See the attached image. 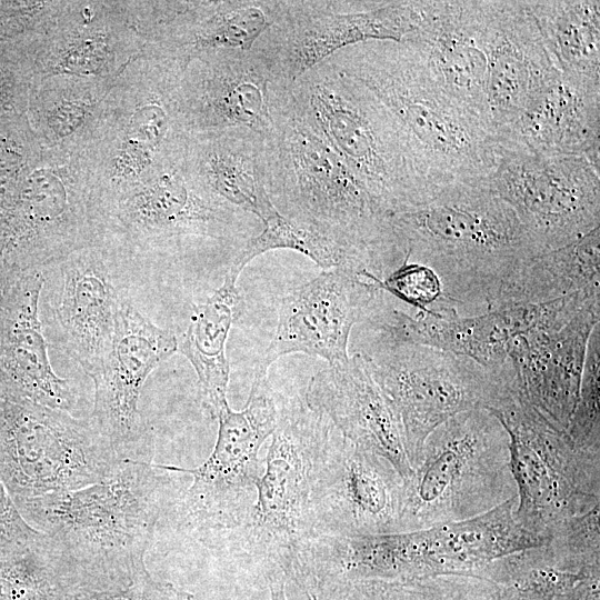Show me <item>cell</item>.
Segmentation results:
<instances>
[{
	"label": "cell",
	"mask_w": 600,
	"mask_h": 600,
	"mask_svg": "<svg viewBox=\"0 0 600 600\" xmlns=\"http://www.w3.org/2000/svg\"><path fill=\"white\" fill-rule=\"evenodd\" d=\"M291 92L300 114L389 216L433 198L404 133L366 87L327 59Z\"/></svg>",
	"instance_id": "5"
},
{
	"label": "cell",
	"mask_w": 600,
	"mask_h": 600,
	"mask_svg": "<svg viewBox=\"0 0 600 600\" xmlns=\"http://www.w3.org/2000/svg\"><path fill=\"white\" fill-rule=\"evenodd\" d=\"M116 79L53 76L33 82L29 121L42 150L80 154L100 122Z\"/></svg>",
	"instance_id": "32"
},
{
	"label": "cell",
	"mask_w": 600,
	"mask_h": 600,
	"mask_svg": "<svg viewBox=\"0 0 600 600\" xmlns=\"http://www.w3.org/2000/svg\"><path fill=\"white\" fill-rule=\"evenodd\" d=\"M280 409L268 373L254 371L246 407L234 411L227 406L217 416L216 444L202 464H158L192 477L191 484L178 493L168 511L179 530L207 546H217L244 523L264 470L258 453L276 431Z\"/></svg>",
	"instance_id": "10"
},
{
	"label": "cell",
	"mask_w": 600,
	"mask_h": 600,
	"mask_svg": "<svg viewBox=\"0 0 600 600\" xmlns=\"http://www.w3.org/2000/svg\"><path fill=\"white\" fill-rule=\"evenodd\" d=\"M589 289H600V227L570 244L529 259L488 311L547 302Z\"/></svg>",
	"instance_id": "34"
},
{
	"label": "cell",
	"mask_w": 600,
	"mask_h": 600,
	"mask_svg": "<svg viewBox=\"0 0 600 600\" xmlns=\"http://www.w3.org/2000/svg\"><path fill=\"white\" fill-rule=\"evenodd\" d=\"M600 326L590 333L578 403L566 430L580 449L600 451Z\"/></svg>",
	"instance_id": "40"
},
{
	"label": "cell",
	"mask_w": 600,
	"mask_h": 600,
	"mask_svg": "<svg viewBox=\"0 0 600 600\" xmlns=\"http://www.w3.org/2000/svg\"><path fill=\"white\" fill-rule=\"evenodd\" d=\"M181 74L142 53L117 77L100 122L78 154L93 201L184 156L190 133L178 106Z\"/></svg>",
	"instance_id": "6"
},
{
	"label": "cell",
	"mask_w": 600,
	"mask_h": 600,
	"mask_svg": "<svg viewBox=\"0 0 600 600\" xmlns=\"http://www.w3.org/2000/svg\"><path fill=\"white\" fill-rule=\"evenodd\" d=\"M9 237L14 262L27 267L57 262L98 242L96 212L78 156L42 150L23 178Z\"/></svg>",
	"instance_id": "18"
},
{
	"label": "cell",
	"mask_w": 600,
	"mask_h": 600,
	"mask_svg": "<svg viewBox=\"0 0 600 600\" xmlns=\"http://www.w3.org/2000/svg\"><path fill=\"white\" fill-rule=\"evenodd\" d=\"M402 484L388 460L332 433L310 493L314 537L400 532Z\"/></svg>",
	"instance_id": "20"
},
{
	"label": "cell",
	"mask_w": 600,
	"mask_h": 600,
	"mask_svg": "<svg viewBox=\"0 0 600 600\" xmlns=\"http://www.w3.org/2000/svg\"><path fill=\"white\" fill-rule=\"evenodd\" d=\"M600 504L558 523L546 543L562 558L583 566H600Z\"/></svg>",
	"instance_id": "41"
},
{
	"label": "cell",
	"mask_w": 600,
	"mask_h": 600,
	"mask_svg": "<svg viewBox=\"0 0 600 600\" xmlns=\"http://www.w3.org/2000/svg\"><path fill=\"white\" fill-rule=\"evenodd\" d=\"M333 426L303 400L281 404L280 419L244 523L223 543L286 578L300 547L314 537L310 493Z\"/></svg>",
	"instance_id": "9"
},
{
	"label": "cell",
	"mask_w": 600,
	"mask_h": 600,
	"mask_svg": "<svg viewBox=\"0 0 600 600\" xmlns=\"http://www.w3.org/2000/svg\"><path fill=\"white\" fill-rule=\"evenodd\" d=\"M599 321L600 302L559 330L532 329L509 346L518 392L560 430H567L578 403L588 340Z\"/></svg>",
	"instance_id": "25"
},
{
	"label": "cell",
	"mask_w": 600,
	"mask_h": 600,
	"mask_svg": "<svg viewBox=\"0 0 600 600\" xmlns=\"http://www.w3.org/2000/svg\"><path fill=\"white\" fill-rule=\"evenodd\" d=\"M276 249H290L311 259L323 270L339 267L369 272L363 264L324 236L282 217L278 211L262 222L258 234L237 252L228 271L239 278L256 257ZM370 273V272H369Z\"/></svg>",
	"instance_id": "38"
},
{
	"label": "cell",
	"mask_w": 600,
	"mask_h": 600,
	"mask_svg": "<svg viewBox=\"0 0 600 600\" xmlns=\"http://www.w3.org/2000/svg\"><path fill=\"white\" fill-rule=\"evenodd\" d=\"M376 279L339 267L284 296L274 334L254 370L268 373L273 362L291 353L321 358L329 366L347 361L352 328L380 306L383 290Z\"/></svg>",
	"instance_id": "19"
},
{
	"label": "cell",
	"mask_w": 600,
	"mask_h": 600,
	"mask_svg": "<svg viewBox=\"0 0 600 600\" xmlns=\"http://www.w3.org/2000/svg\"><path fill=\"white\" fill-rule=\"evenodd\" d=\"M178 350V338L154 324L123 293L111 348L92 379L94 404L90 420L120 460L152 462V436L139 411L149 374Z\"/></svg>",
	"instance_id": "16"
},
{
	"label": "cell",
	"mask_w": 600,
	"mask_h": 600,
	"mask_svg": "<svg viewBox=\"0 0 600 600\" xmlns=\"http://www.w3.org/2000/svg\"><path fill=\"white\" fill-rule=\"evenodd\" d=\"M238 277L227 271L223 283L206 301L194 304L178 350L192 364L202 403L212 418L229 406L230 366L226 347L232 324L243 311Z\"/></svg>",
	"instance_id": "33"
},
{
	"label": "cell",
	"mask_w": 600,
	"mask_h": 600,
	"mask_svg": "<svg viewBox=\"0 0 600 600\" xmlns=\"http://www.w3.org/2000/svg\"><path fill=\"white\" fill-rule=\"evenodd\" d=\"M403 43L416 48L441 87L492 133L480 1H428L424 18ZM493 134V133H492Z\"/></svg>",
	"instance_id": "28"
},
{
	"label": "cell",
	"mask_w": 600,
	"mask_h": 600,
	"mask_svg": "<svg viewBox=\"0 0 600 600\" xmlns=\"http://www.w3.org/2000/svg\"><path fill=\"white\" fill-rule=\"evenodd\" d=\"M378 286L389 291L419 311H444L453 308L444 298L437 274L429 268L406 260ZM454 309V308H453Z\"/></svg>",
	"instance_id": "42"
},
{
	"label": "cell",
	"mask_w": 600,
	"mask_h": 600,
	"mask_svg": "<svg viewBox=\"0 0 600 600\" xmlns=\"http://www.w3.org/2000/svg\"><path fill=\"white\" fill-rule=\"evenodd\" d=\"M488 179L449 186L428 202L390 217L410 259L437 274L444 298L458 311H488L522 266L542 253Z\"/></svg>",
	"instance_id": "4"
},
{
	"label": "cell",
	"mask_w": 600,
	"mask_h": 600,
	"mask_svg": "<svg viewBox=\"0 0 600 600\" xmlns=\"http://www.w3.org/2000/svg\"><path fill=\"white\" fill-rule=\"evenodd\" d=\"M486 98L494 138L558 71L526 1H480Z\"/></svg>",
	"instance_id": "23"
},
{
	"label": "cell",
	"mask_w": 600,
	"mask_h": 600,
	"mask_svg": "<svg viewBox=\"0 0 600 600\" xmlns=\"http://www.w3.org/2000/svg\"><path fill=\"white\" fill-rule=\"evenodd\" d=\"M306 597H307L308 600H322L320 598L308 596V594H306Z\"/></svg>",
	"instance_id": "47"
},
{
	"label": "cell",
	"mask_w": 600,
	"mask_h": 600,
	"mask_svg": "<svg viewBox=\"0 0 600 600\" xmlns=\"http://www.w3.org/2000/svg\"><path fill=\"white\" fill-rule=\"evenodd\" d=\"M143 48L126 1H66L31 53L33 82L53 76L116 79Z\"/></svg>",
	"instance_id": "22"
},
{
	"label": "cell",
	"mask_w": 600,
	"mask_h": 600,
	"mask_svg": "<svg viewBox=\"0 0 600 600\" xmlns=\"http://www.w3.org/2000/svg\"><path fill=\"white\" fill-rule=\"evenodd\" d=\"M497 600H533V599L523 597L509 588L500 587V592Z\"/></svg>",
	"instance_id": "46"
},
{
	"label": "cell",
	"mask_w": 600,
	"mask_h": 600,
	"mask_svg": "<svg viewBox=\"0 0 600 600\" xmlns=\"http://www.w3.org/2000/svg\"><path fill=\"white\" fill-rule=\"evenodd\" d=\"M488 180L542 252L600 227V167L584 157L538 153L496 141Z\"/></svg>",
	"instance_id": "15"
},
{
	"label": "cell",
	"mask_w": 600,
	"mask_h": 600,
	"mask_svg": "<svg viewBox=\"0 0 600 600\" xmlns=\"http://www.w3.org/2000/svg\"><path fill=\"white\" fill-rule=\"evenodd\" d=\"M263 147L264 137L249 130L190 134L184 164L209 193L262 223L277 211L266 190Z\"/></svg>",
	"instance_id": "31"
},
{
	"label": "cell",
	"mask_w": 600,
	"mask_h": 600,
	"mask_svg": "<svg viewBox=\"0 0 600 600\" xmlns=\"http://www.w3.org/2000/svg\"><path fill=\"white\" fill-rule=\"evenodd\" d=\"M268 586L270 590V600H287L286 596V580L283 574H270L267 576Z\"/></svg>",
	"instance_id": "45"
},
{
	"label": "cell",
	"mask_w": 600,
	"mask_h": 600,
	"mask_svg": "<svg viewBox=\"0 0 600 600\" xmlns=\"http://www.w3.org/2000/svg\"><path fill=\"white\" fill-rule=\"evenodd\" d=\"M516 496L507 431L488 410L461 412L430 433L403 481L400 532L471 519Z\"/></svg>",
	"instance_id": "7"
},
{
	"label": "cell",
	"mask_w": 600,
	"mask_h": 600,
	"mask_svg": "<svg viewBox=\"0 0 600 600\" xmlns=\"http://www.w3.org/2000/svg\"><path fill=\"white\" fill-rule=\"evenodd\" d=\"M496 141L580 156L600 167V83L557 71Z\"/></svg>",
	"instance_id": "29"
},
{
	"label": "cell",
	"mask_w": 600,
	"mask_h": 600,
	"mask_svg": "<svg viewBox=\"0 0 600 600\" xmlns=\"http://www.w3.org/2000/svg\"><path fill=\"white\" fill-rule=\"evenodd\" d=\"M264 184L284 218L330 239L382 280L410 258L390 217L298 111L292 92L264 138Z\"/></svg>",
	"instance_id": "2"
},
{
	"label": "cell",
	"mask_w": 600,
	"mask_h": 600,
	"mask_svg": "<svg viewBox=\"0 0 600 600\" xmlns=\"http://www.w3.org/2000/svg\"><path fill=\"white\" fill-rule=\"evenodd\" d=\"M500 586L477 577L447 574L410 580L332 583L304 593L322 600H497Z\"/></svg>",
	"instance_id": "37"
},
{
	"label": "cell",
	"mask_w": 600,
	"mask_h": 600,
	"mask_svg": "<svg viewBox=\"0 0 600 600\" xmlns=\"http://www.w3.org/2000/svg\"><path fill=\"white\" fill-rule=\"evenodd\" d=\"M373 333L369 352L362 353L398 414L412 469L434 429L461 412L493 409L517 390L509 360L487 368L466 356L400 340L374 328Z\"/></svg>",
	"instance_id": "8"
},
{
	"label": "cell",
	"mask_w": 600,
	"mask_h": 600,
	"mask_svg": "<svg viewBox=\"0 0 600 600\" xmlns=\"http://www.w3.org/2000/svg\"><path fill=\"white\" fill-rule=\"evenodd\" d=\"M42 284L40 272L27 274L6 304L0 334V391L70 413L76 393L69 380L54 373L38 319Z\"/></svg>",
	"instance_id": "30"
},
{
	"label": "cell",
	"mask_w": 600,
	"mask_h": 600,
	"mask_svg": "<svg viewBox=\"0 0 600 600\" xmlns=\"http://www.w3.org/2000/svg\"><path fill=\"white\" fill-rule=\"evenodd\" d=\"M304 401L353 446L388 460L403 481L410 477L400 420L362 352L316 373Z\"/></svg>",
	"instance_id": "24"
},
{
	"label": "cell",
	"mask_w": 600,
	"mask_h": 600,
	"mask_svg": "<svg viewBox=\"0 0 600 600\" xmlns=\"http://www.w3.org/2000/svg\"><path fill=\"white\" fill-rule=\"evenodd\" d=\"M488 411L509 437L513 513L522 528L548 540L558 523L600 504V451L578 448L518 389Z\"/></svg>",
	"instance_id": "12"
},
{
	"label": "cell",
	"mask_w": 600,
	"mask_h": 600,
	"mask_svg": "<svg viewBox=\"0 0 600 600\" xmlns=\"http://www.w3.org/2000/svg\"><path fill=\"white\" fill-rule=\"evenodd\" d=\"M143 53L183 72L227 51H250L276 21L281 0L127 1Z\"/></svg>",
	"instance_id": "17"
},
{
	"label": "cell",
	"mask_w": 600,
	"mask_h": 600,
	"mask_svg": "<svg viewBox=\"0 0 600 600\" xmlns=\"http://www.w3.org/2000/svg\"><path fill=\"white\" fill-rule=\"evenodd\" d=\"M120 462L90 419L0 391V479L14 503L104 481Z\"/></svg>",
	"instance_id": "13"
},
{
	"label": "cell",
	"mask_w": 600,
	"mask_h": 600,
	"mask_svg": "<svg viewBox=\"0 0 600 600\" xmlns=\"http://www.w3.org/2000/svg\"><path fill=\"white\" fill-rule=\"evenodd\" d=\"M370 318L374 329L397 339L466 356L487 368H499L509 360L512 339L543 323L546 306L512 304L471 316H462L456 309L418 311L411 316L380 308Z\"/></svg>",
	"instance_id": "26"
},
{
	"label": "cell",
	"mask_w": 600,
	"mask_h": 600,
	"mask_svg": "<svg viewBox=\"0 0 600 600\" xmlns=\"http://www.w3.org/2000/svg\"><path fill=\"white\" fill-rule=\"evenodd\" d=\"M556 69L600 83V1H526Z\"/></svg>",
	"instance_id": "36"
},
{
	"label": "cell",
	"mask_w": 600,
	"mask_h": 600,
	"mask_svg": "<svg viewBox=\"0 0 600 600\" xmlns=\"http://www.w3.org/2000/svg\"><path fill=\"white\" fill-rule=\"evenodd\" d=\"M476 577L533 600H600V566L568 561L547 544L492 561Z\"/></svg>",
	"instance_id": "35"
},
{
	"label": "cell",
	"mask_w": 600,
	"mask_h": 600,
	"mask_svg": "<svg viewBox=\"0 0 600 600\" xmlns=\"http://www.w3.org/2000/svg\"><path fill=\"white\" fill-rule=\"evenodd\" d=\"M184 156L96 201L98 242L147 251L193 238L243 248L258 234L261 221L203 189L187 171Z\"/></svg>",
	"instance_id": "11"
},
{
	"label": "cell",
	"mask_w": 600,
	"mask_h": 600,
	"mask_svg": "<svg viewBox=\"0 0 600 600\" xmlns=\"http://www.w3.org/2000/svg\"><path fill=\"white\" fill-rule=\"evenodd\" d=\"M427 1L281 0L273 24L251 51L272 79L291 88L337 51L367 41H407Z\"/></svg>",
	"instance_id": "14"
},
{
	"label": "cell",
	"mask_w": 600,
	"mask_h": 600,
	"mask_svg": "<svg viewBox=\"0 0 600 600\" xmlns=\"http://www.w3.org/2000/svg\"><path fill=\"white\" fill-rule=\"evenodd\" d=\"M328 60L391 113L433 197L449 186L490 177L494 136L449 96L416 48L374 40L341 49Z\"/></svg>",
	"instance_id": "3"
},
{
	"label": "cell",
	"mask_w": 600,
	"mask_h": 600,
	"mask_svg": "<svg viewBox=\"0 0 600 600\" xmlns=\"http://www.w3.org/2000/svg\"><path fill=\"white\" fill-rule=\"evenodd\" d=\"M43 538L44 533L23 519L0 479V558L23 552Z\"/></svg>",
	"instance_id": "44"
},
{
	"label": "cell",
	"mask_w": 600,
	"mask_h": 600,
	"mask_svg": "<svg viewBox=\"0 0 600 600\" xmlns=\"http://www.w3.org/2000/svg\"><path fill=\"white\" fill-rule=\"evenodd\" d=\"M67 574L48 537L0 558V600H67Z\"/></svg>",
	"instance_id": "39"
},
{
	"label": "cell",
	"mask_w": 600,
	"mask_h": 600,
	"mask_svg": "<svg viewBox=\"0 0 600 600\" xmlns=\"http://www.w3.org/2000/svg\"><path fill=\"white\" fill-rule=\"evenodd\" d=\"M132 586L126 591H97L73 587L68 600H193L192 596L176 589L171 584L156 582L141 567L131 579Z\"/></svg>",
	"instance_id": "43"
},
{
	"label": "cell",
	"mask_w": 600,
	"mask_h": 600,
	"mask_svg": "<svg viewBox=\"0 0 600 600\" xmlns=\"http://www.w3.org/2000/svg\"><path fill=\"white\" fill-rule=\"evenodd\" d=\"M110 253L97 242L57 261L62 276L54 308L60 339L91 379L100 372L111 348L123 296L113 281Z\"/></svg>",
	"instance_id": "27"
},
{
	"label": "cell",
	"mask_w": 600,
	"mask_h": 600,
	"mask_svg": "<svg viewBox=\"0 0 600 600\" xmlns=\"http://www.w3.org/2000/svg\"><path fill=\"white\" fill-rule=\"evenodd\" d=\"M290 91L251 50L227 51L187 66L178 82V106L190 134L241 129L266 138Z\"/></svg>",
	"instance_id": "21"
},
{
	"label": "cell",
	"mask_w": 600,
	"mask_h": 600,
	"mask_svg": "<svg viewBox=\"0 0 600 600\" xmlns=\"http://www.w3.org/2000/svg\"><path fill=\"white\" fill-rule=\"evenodd\" d=\"M158 464L121 460L107 480L16 502L76 583H127L144 566L156 527L179 492Z\"/></svg>",
	"instance_id": "1"
}]
</instances>
